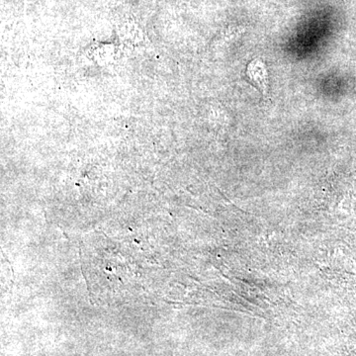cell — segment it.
I'll list each match as a JSON object with an SVG mask.
<instances>
[{
	"mask_svg": "<svg viewBox=\"0 0 356 356\" xmlns=\"http://www.w3.org/2000/svg\"><path fill=\"white\" fill-rule=\"evenodd\" d=\"M248 76L252 77V81L259 84L261 88L266 89L267 86V72L264 65L261 60H254L248 65Z\"/></svg>",
	"mask_w": 356,
	"mask_h": 356,
	"instance_id": "6da1fadb",
	"label": "cell"
}]
</instances>
